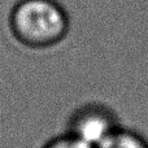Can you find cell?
<instances>
[{"mask_svg": "<svg viewBox=\"0 0 148 148\" xmlns=\"http://www.w3.org/2000/svg\"><path fill=\"white\" fill-rule=\"evenodd\" d=\"M8 26L16 42L23 47L44 49L64 40L70 20L56 0H20L10 10Z\"/></svg>", "mask_w": 148, "mask_h": 148, "instance_id": "1", "label": "cell"}, {"mask_svg": "<svg viewBox=\"0 0 148 148\" xmlns=\"http://www.w3.org/2000/svg\"><path fill=\"white\" fill-rule=\"evenodd\" d=\"M121 123L114 110L101 103H87L77 108L68 120L66 133L92 147L101 143Z\"/></svg>", "mask_w": 148, "mask_h": 148, "instance_id": "2", "label": "cell"}, {"mask_svg": "<svg viewBox=\"0 0 148 148\" xmlns=\"http://www.w3.org/2000/svg\"><path fill=\"white\" fill-rule=\"evenodd\" d=\"M95 148H148V140L138 131L120 126Z\"/></svg>", "mask_w": 148, "mask_h": 148, "instance_id": "3", "label": "cell"}, {"mask_svg": "<svg viewBox=\"0 0 148 148\" xmlns=\"http://www.w3.org/2000/svg\"><path fill=\"white\" fill-rule=\"evenodd\" d=\"M42 148H95V147L90 146L86 142L81 140L77 136L65 131L61 135L51 138L48 142H46L43 144Z\"/></svg>", "mask_w": 148, "mask_h": 148, "instance_id": "4", "label": "cell"}]
</instances>
